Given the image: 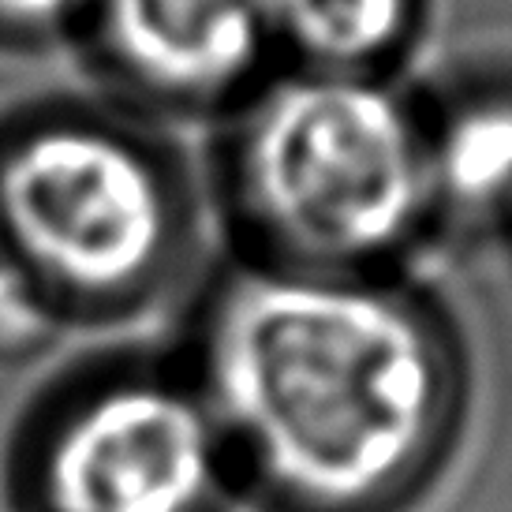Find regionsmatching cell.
Instances as JSON below:
<instances>
[{
    "label": "cell",
    "instance_id": "6da1fadb",
    "mask_svg": "<svg viewBox=\"0 0 512 512\" xmlns=\"http://www.w3.org/2000/svg\"><path fill=\"white\" fill-rule=\"evenodd\" d=\"M191 378L236 490L270 512H389L445 456V329L374 273L247 262L206 307Z\"/></svg>",
    "mask_w": 512,
    "mask_h": 512
},
{
    "label": "cell",
    "instance_id": "7a4b0ae2",
    "mask_svg": "<svg viewBox=\"0 0 512 512\" xmlns=\"http://www.w3.org/2000/svg\"><path fill=\"white\" fill-rule=\"evenodd\" d=\"M0 236L60 326H116L180 281L195 202L154 120L101 94L38 101L0 120Z\"/></svg>",
    "mask_w": 512,
    "mask_h": 512
},
{
    "label": "cell",
    "instance_id": "3957f363",
    "mask_svg": "<svg viewBox=\"0 0 512 512\" xmlns=\"http://www.w3.org/2000/svg\"><path fill=\"white\" fill-rule=\"evenodd\" d=\"M228 113L225 199L255 262L374 273L434 210L430 131L385 75L285 68Z\"/></svg>",
    "mask_w": 512,
    "mask_h": 512
},
{
    "label": "cell",
    "instance_id": "277c9868",
    "mask_svg": "<svg viewBox=\"0 0 512 512\" xmlns=\"http://www.w3.org/2000/svg\"><path fill=\"white\" fill-rule=\"evenodd\" d=\"M236 490L191 370L109 359L72 370L12 441L15 512H221Z\"/></svg>",
    "mask_w": 512,
    "mask_h": 512
},
{
    "label": "cell",
    "instance_id": "5b68a950",
    "mask_svg": "<svg viewBox=\"0 0 512 512\" xmlns=\"http://www.w3.org/2000/svg\"><path fill=\"white\" fill-rule=\"evenodd\" d=\"M75 45L101 98L154 124L228 113L277 60L273 0H90Z\"/></svg>",
    "mask_w": 512,
    "mask_h": 512
},
{
    "label": "cell",
    "instance_id": "8992f818",
    "mask_svg": "<svg viewBox=\"0 0 512 512\" xmlns=\"http://www.w3.org/2000/svg\"><path fill=\"white\" fill-rule=\"evenodd\" d=\"M419 19L423 0H273V45L288 68L385 75Z\"/></svg>",
    "mask_w": 512,
    "mask_h": 512
},
{
    "label": "cell",
    "instance_id": "52a82bcc",
    "mask_svg": "<svg viewBox=\"0 0 512 512\" xmlns=\"http://www.w3.org/2000/svg\"><path fill=\"white\" fill-rule=\"evenodd\" d=\"M434 202L490 206L512 199V101L468 105L430 135Z\"/></svg>",
    "mask_w": 512,
    "mask_h": 512
},
{
    "label": "cell",
    "instance_id": "ba28073f",
    "mask_svg": "<svg viewBox=\"0 0 512 512\" xmlns=\"http://www.w3.org/2000/svg\"><path fill=\"white\" fill-rule=\"evenodd\" d=\"M68 329L49 311L42 292L0 236V367H15L49 352Z\"/></svg>",
    "mask_w": 512,
    "mask_h": 512
},
{
    "label": "cell",
    "instance_id": "9c48e42d",
    "mask_svg": "<svg viewBox=\"0 0 512 512\" xmlns=\"http://www.w3.org/2000/svg\"><path fill=\"white\" fill-rule=\"evenodd\" d=\"M90 0H0V53L34 57L75 45Z\"/></svg>",
    "mask_w": 512,
    "mask_h": 512
}]
</instances>
